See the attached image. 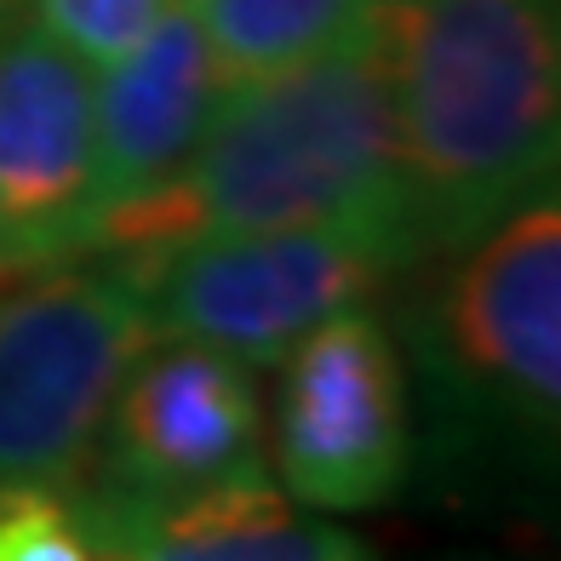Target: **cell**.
I'll list each match as a JSON object with an SVG mask.
<instances>
[{
	"mask_svg": "<svg viewBox=\"0 0 561 561\" xmlns=\"http://www.w3.org/2000/svg\"><path fill=\"white\" fill-rule=\"evenodd\" d=\"M252 229H362L424 259L373 30L298 69L224 87L184 167L92 218L87 259L149 270L190 241Z\"/></svg>",
	"mask_w": 561,
	"mask_h": 561,
	"instance_id": "cell-1",
	"label": "cell"
},
{
	"mask_svg": "<svg viewBox=\"0 0 561 561\" xmlns=\"http://www.w3.org/2000/svg\"><path fill=\"white\" fill-rule=\"evenodd\" d=\"M378 41L419 252L453 259L556 184V0H378Z\"/></svg>",
	"mask_w": 561,
	"mask_h": 561,
	"instance_id": "cell-2",
	"label": "cell"
},
{
	"mask_svg": "<svg viewBox=\"0 0 561 561\" xmlns=\"http://www.w3.org/2000/svg\"><path fill=\"white\" fill-rule=\"evenodd\" d=\"M0 293V499L81 481L126 367L156 344L121 264H53Z\"/></svg>",
	"mask_w": 561,
	"mask_h": 561,
	"instance_id": "cell-3",
	"label": "cell"
},
{
	"mask_svg": "<svg viewBox=\"0 0 561 561\" xmlns=\"http://www.w3.org/2000/svg\"><path fill=\"white\" fill-rule=\"evenodd\" d=\"M407 264H419L407 247L362 229H252L190 241L126 275L144 287L156 339L213 344L259 373L327 316L373 304Z\"/></svg>",
	"mask_w": 561,
	"mask_h": 561,
	"instance_id": "cell-4",
	"label": "cell"
},
{
	"mask_svg": "<svg viewBox=\"0 0 561 561\" xmlns=\"http://www.w3.org/2000/svg\"><path fill=\"white\" fill-rule=\"evenodd\" d=\"M447 378L493 424L550 447L561 419V207L533 190L493 229L453 252L430 304Z\"/></svg>",
	"mask_w": 561,
	"mask_h": 561,
	"instance_id": "cell-5",
	"label": "cell"
},
{
	"mask_svg": "<svg viewBox=\"0 0 561 561\" xmlns=\"http://www.w3.org/2000/svg\"><path fill=\"white\" fill-rule=\"evenodd\" d=\"M275 465L310 510H373L407 476V378L367 304L327 316L280 355Z\"/></svg>",
	"mask_w": 561,
	"mask_h": 561,
	"instance_id": "cell-6",
	"label": "cell"
},
{
	"mask_svg": "<svg viewBox=\"0 0 561 561\" xmlns=\"http://www.w3.org/2000/svg\"><path fill=\"white\" fill-rule=\"evenodd\" d=\"M98 218V126L87 58L12 18L0 35V287L87 259Z\"/></svg>",
	"mask_w": 561,
	"mask_h": 561,
	"instance_id": "cell-7",
	"label": "cell"
},
{
	"mask_svg": "<svg viewBox=\"0 0 561 561\" xmlns=\"http://www.w3.org/2000/svg\"><path fill=\"white\" fill-rule=\"evenodd\" d=\"M259 447L264 407L252 367L213 344L156 339L110 401L92 488L115 499H172L264 465Z\"/></svg>",
	"mask_w": 561,
	"mask_h": 561,
	"instance_id": "cell-8",
	"label": "cell"
},
{
	"mask_svg": "<svg viewBox=\"0 0 561 561\" xmlns=\"http://www.w3.org/2000/svg\"><path fill=\"white\" fill-rule=\"evenodd\" d=\"M87 488V516L98 556L133 561H355L367 545L339 522L304 516L264 465L201 481L172 499H115Z\"/></svg>",
	"mask_w": 561,
	"mask_h": 561,
	"instance_id": "cell-9",
	"label": "cell"
},
{
	"mask_svg": "<svg viewBox=\"0 0 561 561\" xmlns=\"http://www.w3.org/2000/svg\"><path fill=\"white\" fill-rule=\"evenodd\" d=\"M224 98V75L201 41L184 0L156 18V30L104 64L92 81L98 126V213L138 201L184 167L195 138Z\"/></svg>",
	"mask_w": 561,
	"mask_h": 561,
	"instance_id": "cell-10",
	"label": "cell"
},
{
	"mask_svg": "<svg viewBox=\"0 0 561 561\" xmlns=\"http://www.w3.org/2000/svg\"><path fill=\"white\" fill-rule=\"evenodd\" d=\"M224 87L298 69L367 30L378 0H184Z\"/></svg>",
	"mask_w": 561,
	"mask_h": 561,
	"instance_id": "cell-11",
	"label": "cell"
},
{
	"mask_svg": "<svg viewBox=\"0 0 561 561\" xmlns=\"http://www.w3.org/2000/svg\"><path fill=\"white\" fill-rule=\"evenodd\" d=\"M81 481H69V488H18L0 499V561H98Z\"/></svg>",
	"mask_w": 561,
	"mask_h": 561,
	"instance_id": "cell-12",
	"label": "cell"
},
{
	"mask_svg": "<svg viewBox=\"0 0 561 561\" xmlns=\"http://www.w3.org/2000/svg\"><path fill=\"white\" fill-rule=\"evenodd\" d=\"M167 7L172 0H35V23L53 30L75 58L110 64L156 30V18Z\"/></svg>",
	"mask_w": 561,
	"mask_h": 561,
	"instance_id": "cell-13",
	"label": "cell"
},
{
	"mask_svg": "<svg viewBox=\"0 0 561 561\" xmlns=\"http://www.w3.org/2000/svg\"><path fill=\"white\" fill-rule=\"evenodd\" d=\"M18 7H23V0H0V35H7V23L18 18Z\"/></svg>",
	"mask_w": 561,
	"mask_h": 561,
	"instance_id": "cell-14",
	"label": "cell"
}]
</instances>
